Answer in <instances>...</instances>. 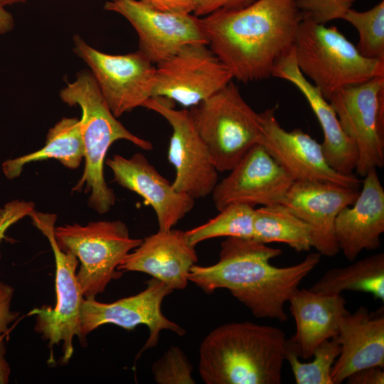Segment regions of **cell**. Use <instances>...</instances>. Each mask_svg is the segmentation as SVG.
Returning a JSON list of instances; mask_svg holds the SVG:
<instances>
[{
  "label": "cell",
  "mask_w": 384,
  "mask_h": 384,
  "mask_svg": "<svg viewBox=\"0 0 384 384\" xmlns=\"http://www.w3.org/2000/svg\"><path fill=\"white\" fill-rule=\"evenodd\" d=\"M304 16L296 0H257L201 18L208 46L244 83L272 76L294 48Z\"/></svg>",
  "instance_id": "obj_1"
},
{
  "label": "cell",
  "mask_w": 384,
  "mask_h": 384,
  "mask_svg": "<svg viewBox=\"0 0 384 384\" xmlns=\"http://www.w3.org/2000/svg\"><path fill=\"white\" fill-rule=\"evenodd\" d=\"M281 255L280 249L252 238L228 237L220 244L218 262L206 267L194 265L188 279L207 294L227 289L255 317L284 322L288 318L285 303L319 263L321 255L310 253L289 267L270 264Z\"/></svg>",
  "instance_id": "obj_2"
},
{
  "label": "cell",
  "mask_w": 384,
  "mask_h": 384,
  "mask_svg": "<svg viewBox=\"0 0 384 384\" xmlns=\"http://www.w3.org/2000/svg\"><path fill=\"white\" fill-rule=\"evenodd\" d=\"M285 334L250 321L210 331L199 349V373L206 384H279Z\"/></svg>",
  "instance_id": "obj_3"
},
{
  "label": "cell",
  "mask_w": 384,
  "mask_h": 384,
  "mask_svg": "<svg viewBox=\"0 0 384 384\" xmlns=\"http://www.w3.org/2000/svg\"><path fill=\"white\" fill-rule=\"evenodd\" d=\"M61 100L69 106L81 109L80 132L85 149V168L73 191L90 193V207L102 214L115 203L114 191L104 178L107 152L116 141L124 139L144 150H151L152 144L127 130L112 114L90 70L77 73L75 80L67 82L59 93Z\"/></svg>",
  "instance_id": "obj_4"
},
{
  "label": "cell",
  "mask_w": 384,
  "mask_h": 384,
  "mask_svg": "<svg viewBox=\"0 0 384 384\" xmlns=\"http://www.w3.org/2000/svg\"><path fill=\"white\" fill-rule=\"evenodd\" d=\"M301 73L328 99L334 93L384 75V60L360 54L335 26L304 18L294 46Z\"/></svg>",
  "instance_id": "obj_5"
},
{
  "label": "cell",
  "mask_w": 384,
  "mask_h": 384,
  "mask_svg": "<svg viewBox=\"0 0 384 384\" xmlns=\"http://www.w3.org/2000/svg\"><path fill=\"white\" fill-rule=\"evenodd\" d=\"M189 111L218 171H231L262 141L260 113L246 102L233 80Z\"/></svg>",
  "instance_id": "obj_6"
},
{
  "label": "cell",
  "mask_w": 384,
  "mask_h": 384,
  "mask_svg": "<svg viewBox=\"0 0 384 384\" xmlns=\"http://www.w3.org/2000/svg\"><path fill=\"white\" fill-rule=\"evenodd\" d=\"M54 235L59 247L73 253L80 262L76 278L87 299L95 298L121 275L117 267L142 242L131 238L121 220L65 225L55 228Z\"/></svg>",
  "instance_id": "obj_7"
},
{
  "label": "cell",
  "mask_w": 384,
  "mask_h": 384,
  "mask_svg": "<svg viewBox=\"0 0 384 384\" xmlns=\"http://www.w3.org/2000/svg\"><path fill=\"white\" fill-rule=\"evenodd\" d=\"M33 224L48 240L55 261V290L57 302L54 308H36L28 315L36 316L34 330L51 349L50 360H53L52 348L63 342V363L73 353V339L78 336L81 341L80 317L84 297L76 278L78 258L71 252L62 250L56 242L54 230L56 215L36 212L29 215Z\"/></svg>",
  "instance_id": "obj_8"
},
{
  "label": "cell",
  "mask_w": 384,
  "mask_h": 384,
  "mask_svg": "<svg viewBox=\"0 0 384 384\" xmlns=\"http://www.w3.org/2000/svg\"><path fill=\"white\" fill-rule=\"evenodd\" d=\"M73 50L90 68L99 89L117 118L153 97L156 66L139 50L122 55L103 53L73 36Z\"/></svg>",
  "instance_id": "obj_9"
},
{
  "label": "cell",
  "mask_w": 384,
  "mask_h": 384,
  "mask_svg": "<svg viewBox=\"0 0 384 384\" xmlns=\"http://www.w3.org/2000/svg\"><path fill=\"white\" fill-rule=\"evenodd\" d=\"M328 101L357 149L355 171L364 176L384 166V75L332 95Z\"/></svg>",
  "instance_id": "obj_10"
},
{
  "label": "cell",
  "mask_w": 384,
  "mask_h": 384,
  "mask_svg": "<svg viewBox=\"0 0 384 384\" xmlns=\"http://www.w3.org/2000/svg\"><path fill=\"white\" fill-rule=\"evenodd\" d=\"M144 107L159 114L172 128L168 159L175 170L174 188L193 199L211 194L218 183V171L189 110H176L173 101L157 96L148 100Z\"/></svg>",
  "instance_id": "obj_11"
},
{
  "label": "cell",
  "mask_w": 384,
  "mask_h": 384,
  "mask_svg": "<svg viewBox=\"0 0 384 384\" xmlns=\"http://www.w3.org/2000/svg\"><path fill=\"white\" fill-rule=\"evenodd\" d=\"M153 97L192 107L233 80L228 68L206 44L188 46L156 65Z\"/></svg>",
  "instance_id": "obj_12"
},
{
  "label": "cell",
  "mask_w": 384,
  "mask_h": 384,
  "mask_svg": "<svg viewBox=\"0 0 384 384\" xmlns=\"http://www.w3.org/2000/svg\"><path fill=\"white\" fill-rule=\"evenodd\" d=\"M104 9L130 23L138 36V50L154 65L188 46L208 45L201 18L193 14L156 10L141 0L108 1Z\"/></svg>",
  "instance_id": "obj_13"
},
{
  "label": "cell",
  "mask_w": 384,
  "mask_h": 384,
  "mask_svg": "<svg viewBox=\"0 0 384 384\" xmlns=\"http://www.w3.org/2000/svg\"><path fill=\"white\" fill-rule=\"evenodd\" d=\"M146 287L137 294L112 303H102L95 298L84 299L81 308L82 340L92 331L104 324H114L127 331L145 325L149 331L146 343L137 358L146 350L156 346L162 330L171 331L181 336L186 330L168 319L161 311L164 299L173 290L163 282L152 277Z\"/></svg>",
  "instance_id": "obj_14"
},
{
  "label": "cell",
  "mask_w": 384,
  "mask_h": 384,
  "mask_svg": "<svg viewBox=\"0 0 384 384\" xmlns=\"http://www.w3.org/2000/svg\"><path fill=\"white\" fill-rule=\"evenodd\" d=\"M276 107L260 113L263 136L261 144L295 181L330 182L359 188L356 176H344L327 162L321 144L301 129L288 132L275 117Z\"/></svg>",
  "instance_id": "obj_15"
},
{
  "label": "cell",
  "mask_w": 384,
  "mask_h": 384,
  "mask_svg": "<svg viewBox=\"0 0 384 384\" xmlns=\"http://www.w3.org/2000/svg\"><path fill=\"white\" fill-rule=\"evenodd\" d=\"M230 171L211 193L218 210L234 203L252 207L282 203L294 182L260 144L251 148Z\"/></svg>",
  "instance_id": "obj_16"
},
{
  "label": "cell",
  "mask_w": 384,
  "mask_h": 384,
  "mask_svg": "<svg viewBox=\"0 0 384 384\" xmlns=\"http://www.w3.org/2000/svg\"><path fill=\"white\" fill-rule=\"evenodd\" d=\"M358 193V188L338 183L295 181L282 204L309 227L312 247L321 255L334 257L339 252L336 218L355 202Z\"/></svg>",
  "instance_id": "obj_17"
},
{
  "label": "cell",
  "mask_w": 384,
  "mask_h": 384,
  "mask_svg": "<svg viewBox=\"0 0 384 384\" xmlns=\"http://www.w3.org/2000/svg\"><path fill=\"white\" fill-rule=\"evenodd\" d=\"M114 181L142 197L155 211L159 230L173 228L193 210L195 199L176 191L141 153L130 158L115 154L105 161Z\"/></svg>",
  "instance_id": "obj_18"
},
{
  "label": "cell",
  "mask_w": 384,
  "mask_h": 384,
  "mask_svg": "<svg viewBox=\"0 0 384 384\" xmlns=\"http://www.w3.org/2000/svg\"><path fill=\"white\" fill-rule=\"evenodd\" d=\"M197 262L195 247L188 242L184 231L171 228L159 230L142 240L124 257L117 270L148 274L174 291L186 287L188 274Z\"/></svg>",
  "instance_id": "obj_19"
},
{
  "label": "cell",
  "mask_w": 384,
  "mask_h": 384,
  "mask_svg": "<svg viewBox=\"0 0 384 384\" xmlns=\"http://www.w3.org/2000/svg\"><path fill=\"white\" fill-rule=\"evenodd\" d=\"M363 177L356 200L338 213L334 224L339 251L353 262L363 250L378 249L384 233V188L377 169Z\"/></svg>",
  "instance_id": "obj_20"
},
{
  "label": "cell",
  "mask_w": 384,
  "mask_h": 384,
  "mask_svg": "<svg viewBox=\"0 0 384 384\" xmlns=\"http://www.w3.org/2000/svg\"><path fill=\"white\" fill-rule=\"evenodd\" d=\"M272 76L292 83L306 99L321 125L324 134L321 144L329 164L340 174L354 175L358 159L356 145L343 132L329 102L299 70L294 48L277 63Z\"/></svg>",
  "instance_id": "obj_21"
},
{
  "label": "cell",
  "mask_w": 384,
  "mask_h": 384,
  "mask_svg": "<svg viewBox=\"0 0 384 384\" xmlns=\"http://www.w3.org/2000/svg\"><path fill=\"white\" fill-rule=\"evenodd\" d=\"M338 338L341 352L331 371L333 384H340L352 373L371 367H384L383 311L370 313L361 306L341 319Z\"/></svg>",
  "instance_id": "obj_22"
},
{
  "label": "cell",
  "mask_w": 384,
  "mask_h": 384,
  "mask_svg": "<svg viewBox=\"0 0 384 384\" xmlns=\"http://www.w3.org/2000/svg\"><path fill=\"white\" fill-rule=\"evenodd\" d=\"M296 331L286 344L303 359H310L324 341L338 334L340 321L348 311L341 294L297 289L288 301Z\"/></svg>",
  "instance_id": "obj_23"
},
{
  "label": "cell",
  "mask_w": 384,
  "mask_h": 384,
  "mask_svg": "<svg viewBox=\"0 0 384 384\" xmlns=\"http://www.w3.org/2000/svg\"><path fill=\"white\" fill-rule=\"evenodd\" d=\"M85 156L80 119L63 117L49 129L46 144L41 149L2 164V170L9 179L20 176L23 166L31 162L55 159L70 169L79 167Z\"/></svg>",
  "instance_id": "obj_24"
},
{
  "label": "cell",
  "mask_w": 384,
  "mask_h": 384,
  "mask_svg": "<svg viewBox=\"0 0 384 384\" xmlns=\"http://www.w3.org/2000/svg\"><path fill=\"white\" fill-rule=\"evenodd\" d=\"M325 294L362 292L384 301V254L378 252L343 267L329 270L310 288Z\"/></svg>",
  "instance_id": "obj_25"
},
{
  "label": "cell",
  "mask_w": 384,
  "mask_h": 384,
  "mask_svg": "<svg viewBox=\"0 0 384 384\" xmlns=\"http://www.w3.org/2000/svg\"><path fill=\"white\" fill-rule=\"evenodd\" d=\"M252 239L285 243L299 252L312 247L309 227L282 203L255 209Z\"/></svg>",
  "instance_id": "obj_26"
},
{
  "label": "cell",
  "mask_w": 384,
  "mask_h": 384,
  "mask_svg": "<svg viewBox=\"0 0 384 384\" xmlns=\"http://www.w3.org/2000/svg\"><path fill=\"white\" fill-rule=\"evenodd\" d=\"M219 211L208 222L184 232L191 245L195 247L201 242L218 237L252 238L254 207L234 203Z\"/></svg>",
  "instance_id": "obj_27"
},
{
  "label": "cell",
  "mask_w": 384,
  "mask_h": 384,
  "mask_svg": "<svg viewBox=\"0 0 384 384\" xmlns=\"http://www.w3.org/2000/svg\"><path fill=\"white\" fill-rule=\"evenodd\" d=\"M285 360L289 363L297 384H333L331 377L332 366L341 352L338 336L324 341L314 350V360L304 363L296 353L286 344Z\"/></svg>",
  "instance_id": "obj_28"
},
{
  "label": "cell",
  "mask_w": 384,
  "mask_h": 384,
  "mask_svg": "<svg viewBox=\"0 0 384 384\" xmlns=\"http://www.w3.org/2000/svg\"><path fill=\"white\" fill-rule=\"evenodd\" d=\"M358 31L356 48L361 55L384 60V1L370 9L358 11L350 9L343 16Z\"/></svg>",
  "instance_id": "obj_29"
},
{
  "label": "cell",
  "mask_w": 384,
  "mask_h": 384,
  "mask_svg": "<svg viewBox=\"0 0 384 384\" xmlns=\"http://www.w3.org/2000/svg\"><path fill=\"white\" fill-rule=\"evenodd\" d=\"M154 380L159 384H194L193 366L183 351L171 346L151 366Z\"/></svg>",
  "instance_id": "obj_30"
},
{
  "label": "cell",
  "mask_w": 384,
  "mask_h": 384,
  "mask_svg": "<svg viewBox=\"0 0 384 384\" xmlns=\"http://www.w3.org/2000/svg\"><path fill=\"white\" fill-rule=\"evenodd\" d=\"M357 0H296L304 18L312 21L326 23L342 18Z\"/></svg>",
  "instance_id": "obj_31"
},
{
  "label": "cell",
  "mask_w": 384,
  "mask_h": 384,
  "mask_svg": "<svg viewBox=\"0 0 384 384\" xmlns=\"http://www.w3.org/2000/svg\"><path fill=\"white\" fill-rule=\"evenodd\" d=\"M34 208L33 203L21 200H14L0 208V243L6 230L25 216H29Z\"/></svg>",
  "instance_id": "obj_32"
},
{
  "label": "cell",
  "mask_w": 384,
  "mask_h": 384,
  "mask_svg": "<svg viewBox=\"0 0 384 384\" xmlns=\"http://www.w3.org/2000/svg\"><path fill=\"white\" fill-rule=\"evenodd\" d=\"M257 0H193L192 14L203 18L220 10L237 9L245 7Z\"/></svg>",
  "instance_id": "obj_33"
},
{
  "label": "cell",
  "mask_w": 384,
  "mask_h": 384,
  "mask_svg": "<svg viewBox=\"0 0 384 384\" xmlns=\"http://www.w3.org/2000/svg\"><path fill=\"white\" fill-rule=\"evenodd\" d=\"M14 292V288L0 282V338L8 330L9 325L18 316V312L11 311V302Z\"/></svg>",
  "instance_id": "obj_34"
},
{
  "label": "cell",
  "mask_w": 384,
  "mask_h": 384,
  "mask_svg": "<svg viewBox=\"0 0 384 384\" xmlns=\"http://www.w3.org/2000/svg\"><path fill=\"white\" fill-rule=\"evenodd\" d=\"M149 6L162 11L192 14L193 0H141Z\"/></svg>",
  "instance_id": "obj_35"
},
{
  "label": "cell",
  "mask_w": 384,
  "mask_h": 384,
  "mask_svg": "<svg viewBox=\"0 0 384 384\" xmlns=\"http://www.w3.org/2000/svg\"><path fill=\"white\" fill-rule=\"evenodd\" d=\"M348 384H383V367L371 366L354 372L346 379Z\"/></svg>",
  "instance_id": "obj_36"
},
{
  "label": "cell",
  "mask_w": 384,
  "mask_h": 384,
  "mask_svg": "<svg viewBox=\"0 0 384 384\" xmlns=\"http://www.w3.org/2000/svg\"><path fill=\"white\" fill-rule=\"evenodd\" d=\"M0 2V37L11 32L14 28L13 15Z\"/></svg>",
  "instance_id": "obj_37"
},
{
  "label": "cell",
  "mask_w": 384,
  "mask_h": 384,
  "mask_svg": "<svg viewBox=\"0 0 384 384\" xmlns=\"http://www.w3.org/2000/svg\"><path fill=\"white\" fill-rule=\"evenodd\" d=\"M2 338H0V384H6L9 380L11 370L5 358L6 347Z\"/></svg>",
  "instance_id": "obj_38"
},
{
  "label": "cell",
  "mask_w": 384,
  "mask_h": 384,
  "mask_svg": "<svg viewBox=\"0 0 384 384\" xmlns=\"http://www.w3.org/2000/svg\"><path fill=\"white\" fill-rule=\"evenodd\" d=\"M27 0H0V2L2 5L6 6L8 5H12L14 4L24 3Z\"/></svg>",
  "instance_id": "obj_39"
},
{
  "label": "cell",
  "mask_w": 384,
  "mask_h": 384,
  "mask_svg": "<svg viewBox=\"0 0 384 384\" xmlns=\"http://www.w3.org/2000/svg\"><path fill=\"white\" fill-rule=\"evenodd\" d=\"M110 1H118V0H110Z\"/></svg>",
  "instance_id": "obj_40"
}]
</instances>
